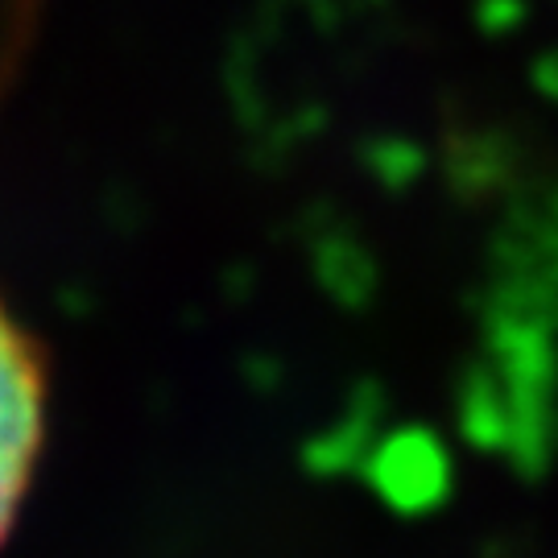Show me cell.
Instances as JSON below:
<instances>
[{
    "mask_svg": "<svg viewBox=\"0 0 558 558\" xmlns=\"http://www.w3.org/2000/svg\"><path fill=\"white\" fill-rule=\"evenodd\" d=\"M46 422V373L34 339L0 302V542L13 530L34 476Z\"/></svg>",
    "mask_w": 558,
    "mask_h": 558,
    "instance_id": "cell-1",
    "label": "cell"
}]
</instances>
